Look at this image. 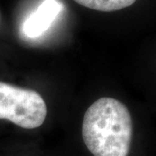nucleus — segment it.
<instances>
[{"instance_id":"nucleus-2","label":"nucleus","mask_w":156,"mask_h":156,"mask_svg":"<svg viewBox=\"0 0 156 156\" xmlns=\"http://www.w3.org/2000/svg\"><path fill=\"white\" fill-rule=\"evenodd\" d=\"M46 115V103L37 91L0 82V119L32 129L42 126Z\"/></svg>"},{"instance_id":"nucleus-4","label":"nucleus","mask_w":156,"mask_h":156,"mask_svg":"<svg viewBox=\"0 0 156 156\" xmlns=\"http://www.w3.org/2000/svg\"><path fill=\"white\" fill-rule=\"evenodd\" d=\"M77 4L86 8L95 11H119L134 5L136 0H74Z\"/></svg>"},{"instance_id":"nucleus-3","label":"nucleus","mask_w":156,"mask_h":156,"mask_svg":"<svg viewBox=\"0 0 156 156\" xmlns=\"http://www.w3.org/2000/svg\"><path fill=\"white\" fill-rule=\"evenodd\" d=\"M57 0H45L23 23V31L28 37H37L50 28V24L61 11Z\"/></svg>"},{"instance_id":"nucleus-1","label":"nucleus","mask_w":156,"mask_h":156,"mask_svg":"<svg viewBox=\"0 0 156 156\" xmlns=\"http://www.w3.org/2000/svg\"><path fill=\"white\" fill-rule=\"evenodd\" d=\"M132 136L131 115L120 101L102 97L85 112L83 138L94 156H128Z\"/></svg>"}]
</instances>
